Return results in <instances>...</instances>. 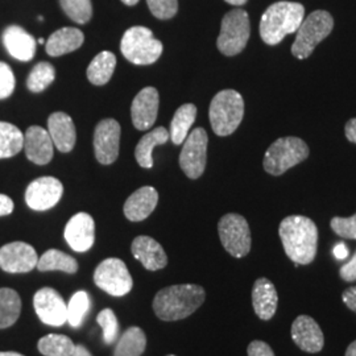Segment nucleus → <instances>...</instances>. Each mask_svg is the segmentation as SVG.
<instances>
[{
    "mask_svg": "<svg viewBox=\"0 0 356 356\" xmlns=\"http://www.w3.org/2000/svg\"><path fill=\"white\" fill-rule=\"evenodd\" d=\"M342 298L346 306L356 313V286L347 288L342 294Z\"/></svg>",
    "mask_w": 356,
    "mask_h": 356,
    "instance_id": "43",
    "label": "nucleus"
},
{
    "mask_svg": "<svg viewBox=\"0 0 356 356\" xmlns=\"http://www.w3.org/2000/svg\"><path fill=\"white\" fill-rule=\"evenodd\" d=\"M147 347V337L140 327H129L115 346L114 356H141Z\"/></svg>",
    "mask_w": 356,
    "mask_h": 356,
    "instance_id": "29",
    "label": "nucleus"
},
{
    "mask_svg": "<svg viewBox=\"0 0 356 356\" xmlns=\"http://www.w3.org/2000/svg\"><path fill=\"white\" fill-rule=\"evenodd\" d=\"M149 11L160 20L172 19L178 11V0H147Z\"/></svg>",
    "mask_w": 356,
    "mask_h": 356,
    "instance_id": "38",
    "label": "nucleus"
},
{
    "mask_svg": "<svg viewBox=\"0 0 356 356\" xmlns=\"http://www.w3.org/2000/svg\"><path fill=\"white\" fill-rule=\"evenodd\" d=\"M126 6H136L139 0H122Z\"/></svg>",
    "mask_w": 356,
    "mask_h": 356,
    "instance_id": "51",
    "label": "nucleus"
},
{
    "mask_svg": "<svg viewBox=\"0 0 356 356\" xmlns=\"http://www.w3.org/2000/svg\"><path fill=\"white\" fill-rule=\"evenodd\" d=\"M332 231L344 239H356V214L350 218L335 216L330 222Z\"/></svg>",
    "mask_w": 356,
    "mask_h": 356,
    "instance_id": "39",
    "label": "nucleus"
},
{
    "mask_svg": "<svg viewBox=\"0 0 356 356\" xmlns=\"http://www.w3.org/2000/svg\"><path fill=\"white\" fill-rule=\"evenodd\" d=\"M339 276H341L342 280L347 281V282L356 281V252L351 257V260H348L346 264L341 267Z\"/></svg>",
    "mask_w": 356,
    "mask_h": 356,
    "instance_id": "42",
    "label": "nucleus"
},
{
    "mask_svg": "<svg viewBox=\"0 0 356 356\" xmlns=\"http://www.w3.org/2000/svg\"><path fill=\"white\" fill-rule=\"evenodd\" d=\"M36 250L24 242L8 243L0 248V268L8 273H28L38 267Z\"/></svg>",
    "mask_w": 356,
    "mask_h": 356,
    "instance_id": "14",
    "label": "nucleus"
},
{
    "mask_svg": "<svg viewBox=\"0 0 356 356\" xmlns=\"http://www.w3.org/2000/svg\"><path fill=\"white\" fill-rule=\"evenodd\" d=\"M54 144L47 129L40 126H32L24 135V151L26 159L38 165L49 164L53 159Z\"/></svg>",
    "mask_w": 356,
    "mask_h": 356,
    "instance_id": "19",
    "label": "nucleus"
},
{
    "mask_svg": "<svg viewBox=\"0 0 356 356\" xmlns=\"http://www.w3.org/2000/svg\"><path fill=\"white\" fill-rule=\"evenodd\" d=\"M334 254L338 260H343L347 256H348V248L344 243H339L338 245H335L334 248Z\"/></svg>",
    "mask_w": 356,
    "mask_h": 356,
    "instance_id": "46",
    "label": "nucleus"
},
{
    "mask_svg": "<svg viewBox=\"0 0 356 356\" xmlns=\"http://www.w3.org/2000/svg\"><path fill=\"white\" fill-rule=\"evenodd\" d=\"M161 41L156 40L152 31L145 26H132L123 35L120 51L129 63L135 65L154 64L163 53Z\"/></svg>",
    "mask_w": 356,
    "mask_h": 356,
    "instance_id": "6",
    "label": "nucleus"
},
{
    "mask_svg": "<svg viewBox=\"0 0 356 356\" xmlns=\"http://www.w3.org/2000/svg\"><path fill=\"white\" fill-rule=\"evenodd\" d=\"M157 202V191L152 186H143L128 197L124 204V216L131 222H141L152 214Z\"/></svg>",
    "mask_w": 356,
    "mask_h": 356,
    "instance_id": "23",
    "label": "nucleus"
},
{
    "mask_svg": "<svg viewBox=\"0 0 356 356\" xmlns=\"http://www.w3.org/2000/svg\"><path fill=\"white\" fill-rule=\"evenodd\" d=\"M251 35L248 13L242 8L232 10L225 15L220 26V33L216 40L219 51L232 57L244 51Z\"/></svg>",
    "mask_w": 356,
    "mask_h": 356,
    "instance_id": "8",
    "label": "nucleus"
},
{
    "mask_svg": "<svg viewBox=\"0 0 356 356\" xmlns=\"http://www.w3.org/2000/svg\"><path fill=\"white\" fill-rule=\"evenodd\" d=\"M91 309L90 296L85 291L76 292L67 304V322L72 327H81Z\"/></svg>",
    "mask_w": 356,
    "mask_h": 356,
    "instance_id": "34",
    "label": "nucleus"
},
{
    "mask_svg": "<svg viewBox=\"0 0 356 356\" xmlns=\"http://www.w3.org/2000/svg\"><path fill=\"white\" fill-rule=\"evenodd\" d=\"M60 4L66 16L76 24L89 23L92 16L91 0H60Z\"/></svg>",
    "mask_w": 356,
    "mask_h": 356,
    "instance_id": "36",
    "label": "nucleus"
},
{
    "mask_svg": "<svg viewBox=\"0 0 356 356\" xmlns=\"http://www.w3.org/2000/svg\"><path fill=\"white\" fill-rule=\"evenodd\" d=\"M206 298L201 285L179 284L161 289L153 300V310L163 321H179L188 318L198 310Z\"/></svg>",
    "mask_w": 356,
    "mask_h": 356,
    "instance_id": "2",
    "label": "nucleus"
},
{
    "mask_svg": "<svg viewBox=\"0 0 356 356\" xmlns=\"http://www.w3.org/2000/svg\"><path fill=\"white\" fill-rule=\"evenodd\" d=\"M13 211V200L6 194H0V216H10Z\"/></svg>",
    "mask_w": 356,
    "mask_h": 356,
    "instance_id": "44",
    "label": "nucleus"
},
{
    "mask_svg": "<svg viewBox=\"0 0 356 356\" xmlns=\"http://www.w3.org/2000/svg\"><path fill=\"white\" fill-rule=\"evenodd\" d=\"M168 356H176V355H168Z\"/></svg>",
    "mask_w": 356,
    "mask_h": 356,
    "instance_id": "53",
    "label": "nucleus"
},
{
    "mask_svg": "<svg viewBox=\"0 0 356 356\" xmlns=\"http://www.w3.org/2000/svg\"><path fill=\"white\" fill-rule=\"evenodd\" d=\"M218 232L225 250L234 257H244L251 251V229L245 218L226 214L218 223Z\"/></svg>",
    "mask_w": 356,
    "mask_h": 356,
    "instance_id": "10",
    "label": "nucleus"
},
{
    "mask_svg": "<svg viewBox=\"0 0 356 356\" xmlns=\"http://www.w3.org/2000/svg\"><path fill=\"white\" fill-rule=\"evenodd\" d=\"M210 124L218 136H229L242 123L244 116L243 97L235 90H222L213 98L210 110Z\"/></svg>",
    "mask_w": 356,
    "mask_h": 356,
    "instance_id": "4",
    "label": "nucleus"
},
{
    "mask_svg": "<svg viewBox=\"0 0 356 356\" xmlns=\"http://www.w3.org/2000/svg\"><path fill=\"white\" fill-rule=\"evenodd\" d=\"M64 186L54 177H40L32 181L26 191V202L35 211H47L60 202Z\"/></svg>",
    "mask_w": 356,
    "mask_h": 356,
    "instance_id": "13",
    "label": "nucleus"
},
{
    "mask_svg": "<svg viewBox=\"0 0 356 356\" xmlns=\"http://www.w3.org/2000/svg\"><path fill=\"white\" fill-rule=\"evenodd\" d=\"M120 126L115 119H103L94 132L95 157L103 165L115 163L119 156Z\"/></svg>",
    "mask_w": 356,
    "mask_h": 356,
    "instance_id": "15",
    "label": "nucleus"
},
{
    "mask_svg": "<svg viewBox=\"0 0 356 356\" xmlns=\"http://www.w3.org/2000/svg\"><path fill=\"white\" fill-rule=\"evenodd\" d=\"M160 97L154 88H145L135 97L131 106V118L136 129L145 131L154 124L159 113Z\"/></svg>",
    "mask_w": 356,
    "mask_h": 356,
    "instance_id": "17",
    "label": "nucleus"
},
{
    "mask_svg": "<svg viewBox=\"0 0 356 356\" xmlns=\"http://www.w3.org/2000/svg\"><path fill=\"white\" fill-rule=\"evenodd\" d=\"M197 118V107L193 103L182 104L172 119L169 136L176 145L184 144Z\"/></svg>",
    "mask_w": 356,
    "mask_h": 356,
    "instance_id": "27",
    "label": "nucleus"
},
{
    "mask_svg": "<svg viewBox=\"0 0 356 356\" xmlns=\"http://www.w3.org/2000/svg\"><path fill=\"white\" fill-rule=\"evenodd\" d=\"M94 282L103 292L114 297H123L134 288V280L126 263L116 257L106 259L97 267Z\"/></svg>",
    "mask_w": 356,
    "mask_h": 356,
    "instance_id": "9",
    "label": "nucleus"
},
{
    "mask_svg": "<svg viewBox=\"0 0 356 356\" xmlns=\"http://www.w3.org/2000/svg\"><path fill=\"white\" fill-rule=\"evenodd\" d=\"M279 294L270 281L261 277L254 281L252 288V305L256 316L263 321L273 318L277 310Z\"/></svg>",
    "mask_w": 356,
    "mask_h": 356,
    "instance_id": "24",
    "label": "nucleus"
},
{
    "mask_svg": "<svg viewBox=\"0 0 356 356\" xmlns=\"http://www.w3.org/2000/svg\"><path fill=\"white\" fill-rule=\"evenodd\" d=\"M16 86V79L13 69L6 63H0V99H6L13 95Z\"/></svg>",
    "mask_w": 356,
    "mask_h": 356,
    "instance_id": "40",
    "label": "nucleus"
},
{
    "mask_svg": "<svg viewBox=\"0 0 356 356\" xmlns=\"http://www.w3.org/2000/svg\"><path fill=\"white\" fill-rule=\"evenodd\" d=\"M3 44L19 61H31L36 54V40L22 26H8L3 33Z\"/></svg>",
    "mask_w": 356,
    "mask_h": 356,
    "instance_id": "22",
    "label": "nucleus"
},
{
    "mask_svg": "<svg viewBox=\"0 0 356 356\" xmlns=\"http://www.w3.org/2000/svg\"><path fill=\"white\" fill-rule=\"evenodd\" d=\"M248 356H275L273 350L269 344L261 341H254L251 342L247 348Z\"/></svg>",
    "mask_w": 356,
    "mask_h": 356,
    "instance_id": "41",
    "label": "nucleus"
},
{
    "mask_svg": "<svg viewBox=\"0 0 356 356\" xmlns=\"http://www.w3.org/2000/svg\"><path fill=\"white\" fill-rule=\"evenodd\" d=\"M22 313V298L11 288H0V329L11 327Z\"/></svg>",
    "mask_w": 356,
    "mask_h": 356,
    "instance_id": "30",
    "label": "nucleus"
},
{
    "mask_svg": "<svg viewBox=\"0 0 356 356\" xmlns=\"http://www.w3.org/2000/svg\"><path fill=\"white\" fill-rule=\"evenodd\" d=\"M334 19L327 11H314L306 16L296 32L292 45V54L298 60L307 58L318 45L331 33Z\"/></svg>",
    "mask_w": 356,
    "mask_h": 356,
    "instance_id": "5",
    "label": "nucleus"
},
{
    "mask_svg": "<svg viewBox=\"0 0 356 356\" xmlns=\"http://www.w3.org/2000/svg\"><path fill=\"white\" fill-rule=\"evenodd\" d=\"M207 134L201 127L191 131L184 141L179 154V166L191 179H197L204 175L207 161Z\"/></svg>",
    "mask_w": 356,
    "mask_h": 356,
    "instance_id": "11",
    "label": "nucleus"
},
{
    "mask_svg": "<svg viewBox=\"0 0 356 356\" xmlns=\"http://www.w3.org/2000/svg\"><path fill=\"white\" fill-rule=\"evenodd\" d=\"M344 356H356V341L348 346V348L346 350V355Z\"/></svg>",
    "mask_w": 356,
    "mask_h": 356,
    "instance_id": "48",
    "label": "nucleus"
},
{
    "mask_svg": "<svg viewBox=\"0 0 356 356\" xmlns=\"http://www.w3.org/2000/svg\"><path fill=\"white\" fill-rule=\"evenodd\" d=\"M169 139V131L164 127L154 128L151 132L145 134L135 149V157L138 164L141 168L151 169L153 166L152 152L154 147L165 144Z\"/></svg>",
    "mask_w": 356,
    "mask_h": 356,
    "instance_id": "26",
    "label": "nucleus"
},
{
    "mask_svg": "<svg viewBox=\"0 0 356 356\" xmlns=\"http://www.w3.org/2000/svg\"><path fill=\"white\" fill-rule=\"evenodd\" d=\"M40 272H51V270H61L65 273H76L78 270V263L76 259L70 254H65L58 250H48L42 254L38 261Z\"/></svg>",
    "mask_w": 356,
    "mask_h": 356,
    "instance_id": "31",
    "label": "nucleus"
},
{
    "mask_svg": "<svg viewBox=\"0 0 356 356\" xmlns=\"http://www.w3.org/2000/svg\"><path fill=\"white\" fill-rule=\"evenodd\" d=\"M38 348L44 356H72L76 344L63 334H48L38 341Z\"/></svg>",
    "mask_w": 356,
    "mask_h": 356,
    "instance_id": "33",
    "label": "nucleus"
},
{
    "mask_svg": "<svg viewBox=\"0 0 356 356\" xmlns=\"http://www.w3.org/2000/svg\"><path fill=\"white\" fill-rule=\"evenodd\" d=\"M65 239L76 252H86L95 241V223L88 213H78L65 227Z\"/></svg>",
    "mask_w": 356,
    "mask_h": 356,
    "instance_id": "16",
    "label": "nucleus"
},
{
    "mask_svg": "<svg viewBox=\"0 0 356 356\" xmlns=\"http://www.w3.org/2000/svg\"><path fill=\"white\" fill-rule=\"evenodd\" d=\"M33 307L38 318L53 327H61L67 322V304L53 288H41L35 293Z\"/></svg>",
    "mask_w": 356,
    "mask_h": 356,
    "instance_id": "12",
    "label": "nucleus"
},
{
    "mask_svg": "<svg viewBox=\"0 0 356 356\" xmlns=\"http://www.w3.org/2000/svg\"><path fill=\"white\" fill-rule=\"evenodd\" d=\"M38 44H45V40L44 38H38Z\"/></svg>",
    "mask_w": 356,
    "mask_h": 356,
    "instance_id": "52",
    "label": "nucleus"
},
{
    "mask_svg": "<svg viewBox=\"0 0 356 356\" xmlns=\"http://www.w3.org/2000/svg\"><path fill=\"white\" fill-rule=\"evenodd\" d=\"M72 356H92L90 354L89 350L85 347V346H82V344H76V348H74V353H73V355Z\"/></svg>",
    "mask_w": 356,
    "mask_h": 356,
    "instance_id": "47",
    "label": "nucleus"
},
{
    "mask_svg": "<svg viewBox=\"0 0 356 356\" xmlns=\"http://www.w3.org/2000/svg\"><path fill=\"white\" fill-rule=\"evenodd\" d=\"M305 7L296 1H277L269 6L260 20V36L267 45H277L301 26Z\"/></svg>",
    "mask_w": 356,
    "mask_h": 356,
    "instance_id": "3",
    "label": "nucleus"
},
{
    "mask_svg": "<svg viewBox=\"0 0 356 356\" xmlns=\"http://www.w3.org/2000/svg\"><path fill=\"white\" fill-rule=\"evenodd\" d=\"M309 147L300 138H280L269 147L264 156V169L272 176H281L309 157Z\"/></svg>",
    "mask_w": 356,
    "mask_h": 356,
    "instance_id": "7",
    "label": "nucleus"
},
{
    "mask_svg": "<svg viewBox=\"0 0 356 356\" xmlns=\"http://www.w3.org/2000/svg\"><path fill=\"white\" fill-rule=\"evenodd\" d=\"M132 254L148 270H159L166 267L168 256L161 244L156 242L151 236H138L131 245Z\"/></svg>",
    "mask_w": 356,
    "mask_h": 356,
    "instance_id": "20",
    "label": "nucleus"
},
{
    "mask_svg": "<svg viewBox=\"0 0 356 356\" xmlns=\"http://www.w3.org/2000/svg\"><path fill=\"white\" fill-rule=\"evenodd\" d=\"M83 41L85 36L82 31L78 28L66 26L51 33V38L47 41L45 51L51 57H60L81 48Z\"/></svg>",
    "mask_w": 356,
    "mask_h": 356,
    "instance_id": "25",
    "label": "nucleus"
},
{
    "mask_svg": "<svg viewBox=\"0 0 356 356\" xmlns=\"http://www.w3.org/2000/svg\"><path fill=\"white\" fill-rule=\"evenodd\" d=\"M292 339L302 351L317 354L325 344V337L318 323L309 316H298L292 325Z\"/></svg>",
    "mask_w": 356,
    "mask_h": 356,
    "instance_id": "18",
    "label": "nucleus"
},
{
    "mask_svg": "<svg viewBox=\"0 0 356 356\" xmlns=\"http://www.w3.org/2000/svg\"><path fill=\"white\" fill-rule=\"evenodd\" d=\"M97 322L103 330V342L106 344H113L119 338V322L115 316L114 310L103 309L98 314Z\"/></svg>",
    "mask_w": 356,
    "mask_h": 356,
    "instance_id": "37",
    "label": "nucleus"
},
{
    "mask_svg": "<svg viewBox=\"0 0 356 356\" xmlns=\"http://www.w3.org/2000/svg\"><path fill=\"white\" fill-rule=\"evenodd\" d=\"M285 254L297 266H307L317 256L318 229L316 223L302 216H286L279 227Z\"/></svg>",
    "mask_w": 356,
    "mask_h": 356,
    "instance_id": "1",
    "label": "nucleus"
},
{
    "mask_svg": "<svg viewBox=\"0 0 356 356\" xmlns=\"http://www.w3.org/2000/svg\"><path fill=\"white\" fill-rule=\"evenodd\" d=\"M0 356H24L15 351H0Z\"/></svg>",
    "mask_w": 356,
    "mask_h": 356,
    "instance_id": "50",
    "label": "nucleus"
},
{
    "mask_svg": "<svg viewBox=\"0 0 356 356\" xmlns=\"http://www.w3.org/2000/svg\"><path fill=\"white\" fill-rule=\"evenodd\" d=\"M48 132L54 147L60 152L73 151L76 141V126L73 119L65 113H53L48 119Z\"/></svg>",
    "mask_w": 356,
    "mask_h": 356,
    "instance_id": "21",
    "label": "nucleus"
},
{
    "mask_svg": "<svg viewBox=\"0 0 356 356\" xmlns=\"http://www.w3.org/2000/svg\"><path fill=\"white\" fill-rule=\"evenodd\" d=\"M344 134H346V138H347L348 140L356 144V118L350 119V120L346 123Z\"/></svg>",
    "mask_w": 356,
    "mask_h": 356,
    "instance_id": "45",
    "label": "nucleus"
},
{
    "mask_svg": "<svg viewBox=\"0 0 356 356\" xmlns=\"http://www.w3.org/2000/svg\"><path fill=\"white\" fill-rule=\"evenodd\" d=\"M24 148V134L11 123L0 122V159H10Z\"/></svg>",
    "mask_w": 356,
    "mask_h": 356,
    "instance_id": "32",
    "label": "nucleus"
},
{
    "mask_svg": "<svg viewBox=\"0 0 356 356\" xmlns=\"http://www.w3.org/2000/svg\"><path fill=\"white\" fill-rule=\"evenodd\" d=\"M225 1H227L231 6H244L248 0H225Z\"/></svg>",
    "mask_w": 356,
    "mask_h": 356,
    "instance_id": "49",
    "label": "nucleus"
},
{
    "mask_svg": "<svg viewBox=\"0 0 356 356\" xmlns=\"http://www.w3.org/2000/svg\"><path fill=\"white\" fill-rule=\"evenodd\" d=\"M56 78L54 66L49 63H38L26 78V88L32 92H41L49 88Z\"/></svg>",
    "mask_w": 356,
    "mask_h": 356,
    "instance_id": "35",
    "label": "nucleus"
},
{
    "mask_svg": "<svg viewBox=\"0 0 356 356\" xmlns=\"http://www.w3.org/2000/svg\"><path fill=\"white\" fill-rule=\"evenodd\" d=\"M116 66V57L111 51H101L90 63L88 67V78L95 86L106 85L114 74Z\"/></svg>",
    "mask_w": 356,
    "mask_h": 356,
    "instance_id": "28",
    "label": "nucleus"
}]
</instances>
